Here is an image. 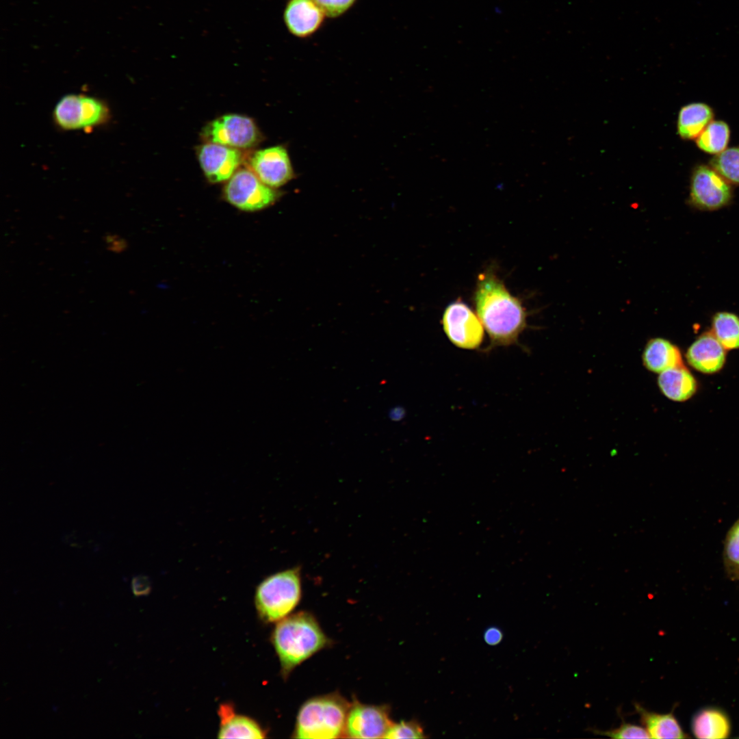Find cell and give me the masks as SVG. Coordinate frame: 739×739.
<instances>
[{
	"mask_svg": "<svg viewBox=\"0 0 739 739\" xmlns=\"http://www.w3.org/2000/svg\"><path fill=\"white\" fill-rule=\"evenodd\" d=\"M474 303L490 339L488 350L517 343L526 327V309L492 270L478 275Z\"/></svg>",
	"mask_w": 739,
	"mask_h": 739,
	"instance_id": "1",
	"label": "cell"
},
{
	"mask_svg": "<svg viewBox=\"0 0 739 739\" xmlns=\"http://www.w3.org/2000/svg\"><path fill=\"white\" fill-rule=\"evenodd\" d=\"M272 640L286 677L293 669L324 647L328 639L315 618L298 612L279 621Z\"/></svg>",
	"mask_w": 739,
	"mask_h": 739,
	"instance_id": "2",
	"label": "cell"
},
{
	"mask_svg": "<svg viewBox=\"0 0 739 739\" xmlns=\"http://www.w3.org/2000/svg\"><path fill=\"white\" fill-rule=\"evenodd\" d=\"M348 702L338 695L307 701L297 716L294 737L302 739L337 738L344 734Z\"/></svg>",
	"mask_w": 739,
	"mask_h": 739,
	"instance_id": "3",
	"label": "cell"
},
{
	"mask_svg": "<svg viewBox=\"0 0 739 739\" xmlns=\"http://www.w3.org/2000/svg\"><path fill=\"white\" fill-rule=\"evenodd\" d=\"M300 597V568L294 567L265 578L256 588L255 604L260 618L272 623L286 617Z\"/></svg>",
	"mask_w": 739,
	"mask_h": 739,
	"instance_id": "4",
	"label": "cell"
},
{
	"mask_svg": "<svg viewBox=\"0 0 739 739\" xmlns=\"http://www.w3.org/2000/svg\"><path fill=\"white\" fill-rule=\"evenodd\" d=\"M109 117V106L103 100L82 94L64 95L53 112L55 125L64 131L92 129L107 123Z\"/></svg>",
	"mask_w": 739,
	"mask_h": 739,
	"instance_id": "5",
	"label": "cell"
},
{
	"mask_svg": "<svg viewBox=\"0 0 739 739\" xmlns=\"http://www.w3.org/2000/svg\"><path fill=\"white\" fill-rule=\"evenodd\" d=\"M225 200L244 211H257L273 204L278 193L264 184L248 168L238 169L226 181L224 190Z\"/></svg>",
	"mask_w": 739,
	"mask_h": 739,
	"instance_id": "6",
	"label": "cell"
},
{
	"mask_svg": "<svg viewBox=\"0 0 739 739\" xmlns=\"http://www.w3.org/2000/svg\"><path fill=\"white\" fill-rule=\"evenodd\" d=\"M203 136L211 142L242 150L252 148L261 140V134L250 117L229 114L221 116L207 125Z\"/></svg>",
	"mask_w": 739,
	"mask_h": 739,
	"instance_id": "7",
	"label": "cell"
},
{
	"mask_svg": "<svg viewBox=\"0 0 739 739\" xmlns=\"http://www.w3.org/2000/svg\"><path fill=\"white\" fill-rule=\"evenodd\" d=\"M443 328L450 342L465 350H476L483 341L484 328L478 316L464 302L456 300L445 309Z\"/></svg>",
	"mask_w": 739,
	"mask_h": 739,
	"instance_id": "8",
	"label": "cell"
},
{
	"mask_svg": "<svg viewBox=\"0 0 739 739\" xmlns=\"http://www.w3.org/2000/svg\"><path fill=\"white\" fill-rule=\"evenodd\" d=\"M732 198L731 188L712 168L699 166L691 178L690 199L697 208L717 210L726 206Z\"/></svg>",
	"mask_w": 739,
	"mask_h": 739,
	"instance_id": "9",
	"label": "cell"
},
{
	"mask_svg": "<svg viewBox=\"0 0 739 739\" xmlns=\"http://www.w3.org/2000/svg\"><path fill=\"white\" fill-rule=\"evenodd\" d=\"M250 170L266 185L274 189L294 177L287 149L281 145L257 150L248 159Z\"/></svg>",
	"mask_w": 739,
	"mask_h": 739,
	"instance_id": "10",
	"label": "cell"
},
{
	"mask_svg": "<svg viewBox=\"0 0 739 739\" xmlns=\"http://www.w3.org/2000/svg\"><path fill=\"white\" fill-rule=\"evenodd\" d=\"M391 725L385 707L354 701L348 712L344 734L352 738H384Z\"/></svg>",
	"mask_w": 739,
	"mask_h": 739,
	"instance_id": "11",
	"label": "cell"
},
{
	"mask_svg": "<svg viewBox=\"0 0 739 739\" xmlns=\"http://www.w3.org/2000/svg\"><path fill=\"white\" fill-rule=\"evenodd\" d=\"M197 156L204 175L213 183L227 181L243 161L241 150L211 142L198 146Z\"/></svg>",
	"mask_w": 739,
	"mask_h": 739,
	"instance_id": "12",
	"label": "cell"
},
{
	"mask_svg": "<svg viewBox=\"0 0 739 739\" xmlns=\"http://www.w3.org/2000/svg\"><path fill=\"white\" fill-rule=\"evenodd\" d=\"M326 15L313 0H289L284 12V21L289 32L307 37L321 26Z\"/></svg>",
	"mask_w": 739,
	"mask_h": 739,
	"instance_id": "13",
	"label": "cell"
},
{
	"mask_svg": "<svg viewBox=\"0 0 739 739\" xmlns=\"http://www.w3.org/2000/svg\"><path fill=\"white\" fill-rule=\"evenodd\" d=\"M725 348L712 333L701 335L686 352L688 363L697 370L712 374L720 370L725 361Z\"/></svg>",
	"mask_w": 739,
	"mask_h": 739,
	"instance_id": "14",
	"label": "cell"
},
{
	"mask_svg": "<svg viewBox=\"0 0 739 739\" xmlns=\"http://www.w3.org/2000/svg\"><path fill=\"white\" fill-rule=\"evenodd\" d=\"M220 718L219 738H263L265 733L253 719L237 714L232 705H220L218 710Z\"/></svg>",
	"mask_w": 739,
	"mask_h": 739,
	"instance_id": "15",
	"label": "cell"
},
{
	"mask_svg": "<svg viewBox=\"0 0 739 739\" xmlns=\"http://www.w3.org/2000/svg\"><path fill=\"white\" fill-rule=\"evenodd\" d=\"M642 359L648 370L658 374L682 365L677 347L662 338L651 339L647 343Z\"/></svg>",
	"mask_w": 739,
	"mask_h": 739,
	"instance_id": "16",
	"label": "cell"
},
{
	"mask_svg": "<svg viewBox=\"0 0 739 739\" xmlns=\"http://www.w3.org/2000/svg\"><path fill=\"white\" fill-rule=\"evenodd\" d=\"M691 729L697 738L723 739L729 736L731 723L727 715L722 710L705 708L693 716Z\"/></svg>",
	"mask_w": 739,
	"mask_h": 739,
	"instance_id": "17",
	"label": "cell"
},
{
	"mask_svg": "<svg viewBox=\"0 0 739 739\" xmlns=\"http://www.w3.org/2000/svg\"><path fill=\"white\" fill-rule=\"evenodd\" d=\"M658 384L666 398L677 402L689 399L697 389L696 380L683 365L661 372Z\"/></svg>",
	"mask_w": 739,
	"mask_h": 739,
	"instance_id": "18",
	"label": "cell"
},
{
	"mask_svg": "<svg viewBox=\"0 0 739 739\" xmlns=\"http://www.w3.org/2000/svg\"><path fill=\"white\" fill-rule=\"evenodd\" d=\"M634 708L650 738L656 739L686 738L680 724L672 712L659 714L651 712L638 703L634 704Z\"/></svg>",
	"mask_w": 739,
	"mask_h": 739,
	"instance_id": "19",
	"label": "cell"
},
{
	"mask_svg": "<svg viewBox=\"0 0 739 739\" xmlns=\"http://www.w3.org/2000/svg\"><path fill=\"white\" fill-rule=\"evenodd\" d=\"M712 109L706 104L695 103L684 106L679 112L677 131L686 140L696 138L712 121Z\"/></svg>",
	"mask_w": 739,
	"mask_h": 739,
	"instance_id": "20",
	"label": "cell"
},
{
	"mask_svg": "<svg viewBox=\"0 0 739 739\" xmlns=\"http://www.w3.org/2000/svg\"><path fill=\"white\" fill-rule=\"evenodd\" d=\"M712 334L725 349L739 348V317L730 312L716 313L712 322Z\"/></svg>",
	"mask_w": 739,
	"mask_h": 739,
	"instance_id": "21",
	"label": "cell"
},
{
	"mask_svg": "<svg viewBox=\"0 0 739 739\" xmlns=\"http://www.w3.org/2000/svg\"><path fill=\"white\" fill-rule=\"evenodd\" d=\"M729 138L728 125L723 121H711L697 138V144L702 151L718 154L726 149Z\"/></svg>",
	"mask_w": 739,
	"mask_h": 739,
	"instance_id": "22",
	"label": "cell"
},
{
	"mask_svg": "<svg viewBox=\"0 0 739 739\" xmlns=\"http://www.w3.org/2000/svg\"><path fill=\"white\" fill-rule=\"evenodd\" d=\"M710 165L727 182L739 185V147L725 149L716 154Z\"/></svg>",
	"mask_w": 739,
	"mask_h": 739,
	"instance_id": "23",
	"label": "cell"
},
{
	"mask_svg": "<svg viewBox=\"0 0 739 739\" xmlns=\"http://www.w3.org/2000/svg\"><path fill=\"white\" fill-rule=\"evenodd\" d=\"M422 727L415 721H402L399 723H392L387 731L384 738H424Z\"/></svg>",
	"mask_w": 739,
	"mask_h": 739,
	"instance_id": "24",
	"label": "cell"
},
{
	"mask_svg": "<svg viewBox=\"0 0 739 739\" xmlns=\"http://www.w3.org/2000/svg\"><path fill=\"white\" fill-rule=\"evenodd\" d=\"M594 734L612 738H651L643 727L627 723H623L619 727L608 731L593 730Z\"/></svg>",
	"mask_w": 739,
	"mask_h": 739,
	"instance_id": "25",
	"label": "cell"
},
{
	"mask_svg": "<svg viewBox=\"0 0 739 739\" xmlns=\"http://www.w3.org/2000/svg\"><path fill=\"white\" fill-rule=\"evenodd\" d=\"M326 16L337 17L346 12L356 0H313Z\"/></svg>",
	"mask_w": 739,
	"mask_h": 739,
	"instance_id": "26",
	"label": "cell"
},
{
	"mask_svg": "<svg viewBox=\"0 0 739 739\" xmlns=\"http://www.w3.org/2000/svg\"><path fill=\"white\" fill-rule=\"evenodd\" d=\"M726 554L730 562L739 569V521L729 535Z\"/></svg>",
	"mask_w": 739,
	"mask_h": 739,
	"instance_id": "27",
	"label": "cell"
},
{
	"mask_svg": "<svg viewBox=\"0 0 739 739\" xmlns=\"http://www.w3.org/2000/svg\"><path fill=\"white\" fill-rule=\"evenodd\" d=\"M103 239L107 250L116 254L126 251L129 247L127 240L116 233H106Z\"/></svg>",
	"mask_w": 739,
	"mask_h": 739,
	"instance_id": "28",
	"label": "cell"
},
{
	"mask_svg": "<svg viewBox=\"0 0 739 739\" xmlns=\"http://www.w3.org/2000/svg\"><path fill=\"white\" fill-rule=\"evenodd\" d=\"M131 589L134 595H147L150 591V584L148 578L143 575L134 577L131 580Z\"/></svg>",
	"mask_w": 739,
	"mask_h": 739,
	"instance_id": "29",
	"label": "cell"
},
{
	"mask_svg": "<svg viewBox=\"0 0 739 739\" xmlns=\"http://www.w3.org/2000/svg\"><path fill=\"white\" fill-rule=\"evenodd\" d=\"M483 638L487 645L495 646L502 641L503 633L497 627L491 626L485 630Z\"/></svg>",
	"mask_w": 739,
	"mask_h": 739,
	"instance_id": "30",
	"label": "cell"
}]
</instances>
